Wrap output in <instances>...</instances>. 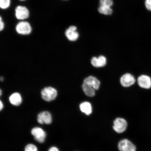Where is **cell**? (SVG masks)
<instances>
[{
  "label": "cell",
  "instance_id": "7a4b0ae2",
  "mask_svg": "<svg viewBox=\"0 0 151 151\" xmlns=\"http://www.w3.org/2000/svg\"><path fill=\"white\" fill-rule=\"evenodd\" d=\"M17 32L22 35H28L31 33L32 30L31 24L29 22L23 21L19 22L16 27Z\"/></svg>",
  "mask_w": 151,
  "mask_h": 151
},
{
  "label": "cell",
  "instance_id": "d6986e66",
  "mask_svg": "<svg viewBox=\"0 0 151 151\" xmlns=\"http://www.w3.org/2000/svg\"><path fill=\"white\" fill-rule=\"evenodd\" d=\"M24 151H37V148L35 145L28 144L26 146Z\"/></svg>",
  "mask_w": 151,
  "mask_h": 151
},
{
  "label": "cell",
  "instance_id": "7c38bea8",
  "mask_svg": "<svg viewBox=\"0 0 151 151\" xmlns=\"http://www.w3.org/2000/svg\"><path fill=\"white\" fill-rule=\"evenodd\" d=\"M83 83L89 85L95 90L99 89L101 82L96 77L93 76H89L85 78Z\"/></svg>",
  "mask_w": 151,
  "mask_h": 151
},
{
  "label": "cell",
  "instance_id": "2e32d148",
  "mask_svg": "<svg viewBox=\"0 0 151 151\" xmlns=\"http://www.w3.org/2000/svg\"><path fill=\"white\" fill-rule=\"evenodd\" d=\"M98 10L100 14L106 15H111L112 14L113 12L111 7L102 5H100Z\"/></svg>",
  "mask_w": 151,
  "mask_h": 151
},
{
  "label": "cell",
  "instance_id": "3957f363",
  "mask_svg": "<svg viewBox=\"0 0 151 151\" xmlns=\"http://www.w3.org/2000/svg\"><path fill=\"white\" fill-rule=\"evenodd\" d=\"M15 16L17 19L19 20H24L29 17V11L25 6H18L15 10Z\"/></svg>",
  "mask_w": 151,
  "mask_h": 151
},
{
  "label": "cell",
  "instance_id": "cb8c5ba5",
  "mask_svg": "<svg viewBox=\"0 0 151 151\" xmlns=\"http://www.w3.org/2000/svg\"><path fill=\"white\" fill-rule=\"evenodd\" d=\"M4 80V78L3 77H1V81H3Z\"/></svg>",
  "mask_w": 151,
  "mask_h": 151
},
{
  "label": "cell",
  "instance_id": "5bb4252c",
  "mask_svg": "<svg viewBox=\"0 0 151 151\" xmlns=\"http://www.w3.org/2000/svg\"><path fill=\"white\" fill-rule=\"evenodd\" d=\"M9 101L12 105L18 106L22 102L21 96L19 93H14L11 95L9 98Z\"/></svg>",
  "mask_w": 151,
  "mask_h": 151
},
{
  "label": "cell",
  "instance_id": "277c9868",
  "mask_svg": "<svg viewBox=\"0 0 151 151\" xmlns=\"http://www.w3.org/2000/svg\"><path fill=\"white\" fill-rule=\"evenodd\" d=\"M127 126V122L124 119L118 118L114 120L113 128L117 133H121L126 131Z\"/></svg>",
  "mask_w": 151,
  "mask_h": 151
},
{
  "label": "cell",
  "instance_id": "5b68a950",
  "mask_svg": "<svg viewBox=\"0 0 151 151\" xmlns=\"http://www.w3.org/2000/svg\"><path fill=\"white\" fill-rule=\"evenodd\" d=\"M31 133L35 137V140L37 142L40 143L44 142L46 134L42 128L39 127L34 128L32 130Z\"/></svg>",
  "mask_w": 151,
  "mask_h": 151
},
{
  "label": "cell",
  "instance_id": "8fae6325",
  "mask_svg": "<svg viewBox=\"0 0 151 151\" xmlns=\"http://www.w3.org/2000/svg\"><path fill=\"white\" fill-rule=\"evenodd\" d=\"M107 60L104 56H100L99 58L93 57L91 60V63L96 68L103 67L106 65Z\"/></svg>",
  "mask_w": 151,
  "mask_h": 151
},
{
  "label": "cell",
  "instance_id": "484cf974",
  "mask_svg": "<svg viewBox=\"0 0 151 151\" xmlns=\"http://www.w3.org/2000/svg\"><path fill=\"white\" fill-rule=\"evenodd\" d=\"M20 1H25V0H20Z\"/></svg>",
  "mask_w": 151,
  "mask_h": 151
},
{
  "label": "cell",
  "instance_id": "e0dca14e",
  "mask_svg": "<svg viewBox=\"0 0 151 151\" xmlns=\"http://www.w3.org/2000/svg\"><path fill=\"white\" fill-rule=\"evenodd\" d=\"M11 4V0H0V7L2 9L8 8Z\"/></svg>",
  "mask_w": 151,
  "mask_h": 151
},
{
  "label": "cell",
  "instance_id": "9a60e30c",
  "mask_svg": "<svg viewBox=\"0 0 151 151\" xmlns=\"http://www.w3.org/2000/svg\"><path fill=\"white\" fill-rule=\"evenodd\" d=\"M80 107L81 111L87 115H89L92 112V106L88 102L85 101L81 103Z\"/></svg>",
  "mask_w": 151,
  "mask_h": 151
},
{
  "label": "cell",
  "instance_id": "ac0fdd59",
  "mask_svg": "<svg viewBox=\"0 0 151 151\" xmlns=\"http://www.w3.org/2000/svg\"><path fill=\"white\" fill-rule=\"evenodd\" d=\"M113 3L112 0H100V5L111 7Z\"/></svg>",
  "mask_w": 151,
  "mask_h": 151
},
{
  "label": "cell",
  "instance_id": "ba28073f",
  "mask_svg": "<svg viewBox=\"0 0 151 151\" xmlns=\"http://www.w3.org/2000/svg\"><path fill=\"white\" fill-rule=\"evenodd\" d=\"M77 28L74 26H71L66 30L65 35L69 41H75L78 38L79 34L77 31Z\"/></svg>",
  "mask_w": 151,
  "mask_h": 151
},
{
  "label": "cell",
  "instance_id": "4fadbf2b",
  "mask_svg": "<svg viewBox=\"0 0 151 151\" xmlns=\"http://www.w3.org/2000/svg\"><path fill=\"white\" fill-rule=\"evenodd\" d=\"M83 91L86 95L88 97H92L95 95V90L91 86L83 83L82 85Z\"/></svg>",
  "mask_w": 151,
  "mask_h": 151
},
{
  "label": "cell",
  "instance_id": "44dd1931",
  "mask_svg": "<svg viewBox=\"0 0 151 151\" xmlns=\"http://www.w3.org/2000/svg\"><path fill=\"white\" fill-rule=\"evenodd\" d=\"M4 22L3 21L1 17V18H0V30L1 31L3 30L4 28Z\"/></svg>",
  "mask_w": 151,
  "mask_h": 151
},
{
  "label": "cell",
  "instance_id": "603a6c76",
  "mask_svg": "<svg viewBox=\"0 0 151 151\" xmlns=\"http://www.w3.org/2000/svg\"><path fill=\"white\" fill-rule=\"evenodd\" d=\"M3 105L2 102L1 101V103H0V109H1V110L2 109H3Z\"/></svg>",
  "mask_w": 151,
  "mask_h": 151
},
{
  "label": "cell",
  "instance_id": "ffe728a7",
  "mask_svg": "<svg viewBox=\"0 0 151 151\" xmlns=\"http://www.w3.org/2000/svg\"><path fill=\"white\" fill-rule=\"evenodd\" d=\"M145 4L147 9L151 11V0H146Z\"/></svg>",
  "mask_w": 151,
  "mask_h": 151
},
{
  "label": "cell",
  "instance_id": "8992f818",
  "mask_svg": "<svg viewBox=\"0 0 151 151\" xmlns=\"http://www.w3.org/2000/svg\"><path fill=\"white\" fill-rule=\"evenodd\" d=\"M118 148L120 151H135L136 150L134 145L127 139H122L119 142Z\"/></svg>",
  "mask_w": 151,
  "mask_h": 151
},
{
  "label": "cell",
  "instance_id": "6da1fadb",
  "mask_svg": "<svg viewBox=\"0 0 151 151\" xmlns=\"http://www.w3.org/2000/svg\"><path fill=\"white\" fill-rule=\"evenodd\" d=\"M43 99L47 101H50L55 99L58 95L57 90L51 87L45 88L41 92Z\"/></svg>",
  "mask_w": 151,
  "mask_h": 151
},
{
  "label": "cell",
  "instance_id": "30bf717a",
  "mask_svg": "<svg viewBox=\"0 0 151 151\" xmlns=\"http://www.w3.org/2000/svg\"><path fill=\"white\" fill-rule=\"evenodd\" d=\"M137 83L140 87L149 89L151 87V79L150 77L146 75L139 76L137 79Z\"/></svg>",
  "mask_w": 151,
  "mask_h": 151
},
{
  "label": "cell",
  "instance_id": "d4e9b609",
  "mask_svg": "<svg viewBox=\"0 0 151 151\" xmlns=\"http://www.w3.org/2000/svg\"><path fill=\"white\" fill-rule=\"evenodd\" d=\"M2 91L1 90V95Z\"/></svg>",
  "mask_w": 151,
  "mask_h": 151
},
{
  "label": "cell",
  "instance_id": "52a82bcc",
  "mask_svg": "<svg viewBox=\"0 0 151 151\" xmlns=\"http://www.w3.org/2000/svg\"><path fill=\"white\" fill-rule=\"evenodd\" d=\"M135 79L133 75L129 73H126L121 77V84L124 87H128L135 83Z\"/></svg>",
  "mask_w": 151,
  "mask_h": 151
},
{
  "label": "cell",
  "instance_id": "7402d4cb",
  "mask_svg": "<svg viewBox=\"0 0 151 151\" xmlns=\"http://www.w3.org/2000/svg\"><path fill=\"white\" fill-rule=\"evenodd\" d=\"M48 151H59L58 148L55 147H53L50 148Z\"/></svg>",
  "mask_w": 151,
  "mask_h": 151
},
{
  "label": "cell",
  "instance_id": "9c48e42d",
  "mask_svg": "<svg viewBox=\"0 0 151 151\" xmlns=\"http://www.w3.org/2000/svg\"><path fill=\"white\" fill-rule=\"evenodd\" d=\"M37 122L40 124H50L52 122V117L50 113L47 111H44L38 115Z\"/></svg>",
  "mask_w": 151,
  "mask_h": 151
}]
</instances>
